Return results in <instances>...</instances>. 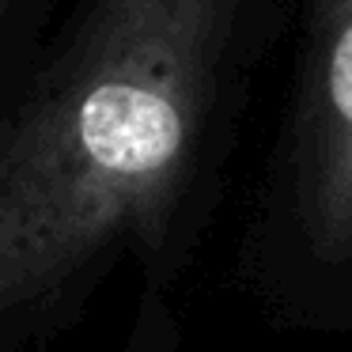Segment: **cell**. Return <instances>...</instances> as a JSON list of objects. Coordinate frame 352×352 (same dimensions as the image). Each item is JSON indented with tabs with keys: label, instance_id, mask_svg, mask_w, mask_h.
<instances>
[{
	"label": "cell",
	"instance_id": "obj_3",
	"mask_svg": "<svg viewBox=\"0 0 352 352\" xmlns=\"http://www.w3.org/2000/svg\"><path fill=\"white\" fill-rule=\"evenodd\" d=\"M0 4H4V0H0Z\"/></svg>",
	"mask_w": 352,
	"mask_h": 352
},
{
	"label": "cell",
	"instance_id": "obj_1",
	"mask_svg": "<svg viewBox=\"0 0 352 352\" xmlns=\"http://www.w3.org/2000/svg\"><path fill=\"white\" fill-rule=\"evenodd\" d=\"M239 0H95L0 133V299L163 208L212 118Z\"/></svg>",
	"mask_w": 352,
	"mask_h": 352
},
{
	"label": "cell",
	"instance_id": "obj_2",
	"mask_svg": "<svg viewBox=\"0 0 352 352\" xmlns=\"http://www.w3.org/2000/svg\"><path fill=\"white\" fill-rule=\"evenodd\" d=\"M314 110V212L322 235H352V0H322Z\"/></svg>",
	"mask_w": 352,
	"mask_h": 352
}]
</instances>
